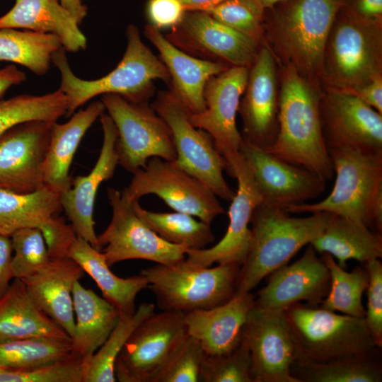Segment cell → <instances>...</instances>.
Wrapping results in <instances>:
<instances>
[{"label":"cell","mask_w":382,"mask_h":382,"mask_svg":"<svg viewBox=\"0 0 382 382\" xmlns=\"http://www.w3.org/2000/svg\"><path fill=\"white\" fill-rule=\"evenodd\" d=\"M278 131L265 150L306 168L325 181L334 170L322 129V86L302 76L289 65H280Z\"/></svg>","instance_id":"1"},{"label":"cell","mask_w":382,"mask_h":382,"mask_svg":"<svg viewBox=\"0 0 382 382\" xmlns=\"http://www.w3.org/2000/svg\"><path fill=\"white\" fill-rule=\"evenodd\" d=\"M342 0H284L263 22V45L279 65H289L321 86L326 41Z\"/></svg>","instance_id":"2"},{"label":"cell","mask_w":382,"mask_h":382,"mask_svg":"<svg viewBox=\"0 0 382 382\" xmlns=\"http://www.w3.org/2000/svg\"><path fill=\"white\" fill-rule=\"evenodd\" d=\"M311 214L295 217L285 209L264 202L256 206L250 219V245L239 270L235 294L251 291L323 233L329 213Z\"/></svg>","instance_id":"3"},{"label":"cell","mask_w":382,"mask_h":382,"mask_svg":"<svg viewBox=\"0 0 382 382\" xmlns=\"http://www.w3.org/2000/svg\"><path fill=\"white\" fill-rule=\"evenodd\" d=\"M126 35L127 47L121 61L108 74L94 80L82 79L74 74L62 47L54 53L52 62L61 75L59 89L69 100L66 116H71L78 108L100 95L115 94L134 103L147 102L154 81L169 83L167 69L144 43L137 27L128 25Z\"/></svg>","instance_id":"4"},{"label":"cell","mask_w":382,"mask_h":382,"mask_svg":"<svg viewBox=\"0 0 382 382\" xmlns=\"http://www.w3.org/2000/svg\"><path fill=\"white\" fill-rule=\"evenodd\" d=\"M329 151L336 178L330 193L316 203L288 207L289 213L327 212L382 231V156L347 149Z\"/></svg>","instance_id":"5"},{"label":"cell","mask_w":382,"mask_h":382,"mask_svg":"<svg viewBox=\"0 0 382 382\" xmlns=\"http://www.w3.org/2000/svg\"><path fill=\"white\" fill-rule=\"evenodd\" d=\"M378 75H382V22L362 19L344 4L326 41L322 86L350 92Z\"/></svg>","instance_id":"6"},{"label":"cell","mask_w":382,"mask_h":382,"mask_svg":"<svg viewBox=\"0 0 382 382\" xmlns=\"http://www.w3.org/2000/svg\"><path fill=\"white\" fill-rule=\"evenodd\" d=\"M241 265L204 267L186 257L171 265L156 264L143 270L149 287L161 311L184 313L211 308L233 297Z\"/></svg>","instance_id":"7"},{"label":"cell","mask_w":382,"mask_h":382,"mask_svg":"<svg viewBox=\"0 0 382 382\" xmlns=\"http://www.w3.org/2000/svg\"><path fill=\"white\" fill-rule=\"evenodd\" d=\"M285 312L296 345V361L325 362L379 347L364 318L301 303Z\"/></svg>","instance_id":"8"},{"label":"cell","mask_w":382,"mask_h":382,"mask_svg":"<svg viewBox=\"0 0 382 382\" xmlns=\"http://www.w3.org/2000/svg\"><path fill=\"white\" fill-rule=\"evenodd\" d=\"M101 101L116 127V151L124 169L134 173L153 157L176 159L168 125L147 102L134 103L115 94L103 95Z\"/></svg>","instance_id":"9"},{"label":"cell","mask_w":382,"mask_h":382,"mask_svg":"<svg viewBox=\"0 0 382 382\" xmlns=\"http://www.w3.org/2000/svg\"><path fill=\"white\" fill-rule=\"evenodd\" d=\"M132 174L129 185L121 192L131 203L144 195H155L174 211L209 224L225 212L218 197L175 161L153 157Z\"/></svg>","instance_id":"10"},{"label":"cell","mask_w":382,"mask_h":382,"mask_svg":"<svg viewBox=\"0 0 382 382\" xmlns=\"http://www.w3.org/2000/svg\"><path fill=\"white\" fill-rule=\"evenodd\" d=\"M187 335L184 313H153L137 327L118 354L115 363L116 381L156 382Z\"/></svg>","instance_id":"11"},{"label":"cell","mask_w":382,"mask_h":382,"mask_svg":"<svg viewBox=\"0 0 382 382\" xmlns=\"http://www.w3.org/2000/svg\"><path fill=\"white\" fill-rule=\"evenodd\" d=\"M151 106L171 131L176 163L218 197L231 202L236 191L224 177L228 164L211 136L191 124L189 112L170 91L158 92Z\"/></svg>","instance_id":"12"},{"label":"cell","mask_w":382,"mask_h":382,"mask_svg":"<svg viewBox=\"0 0 382 382\" xmlns=\"http://www.w3.org/2000/svg\"><path fill=\"white\" fill-rule=\"evenodd\" d=\"M112 214L110 222L98 236L102 253L109 267L127 260H145L171 265L186 257L187 247L170 243L151 230L135 213L132 203L121 192L107 191Z\"/></svg>","instance_id":"13"},{"label":"cell","mask_w":382,"mask_h":382,"mask_svg":"<svg viewBox=\"0 0 382 382\" xmlns=\"http://www.w3.org/2000/svg\"><path fill=\"white\" fill-rule=\"evenodd\" d=\"M320 119L328 151L382 156V114L351 93L322 86Z\"/></svg>","instance_id":"14"},{"label":"cell","mask_w":382,"mask_h":382,"mask_svg":"<svg viewBox=\"0 0 382 382\" xmlns=\"http://www.w3.org/2000/svg\"><path fill=\"white\" fill-rule=\"evenodd\" d=\"M242 340L250 352L253 382H298L291 372L297 355L285 310L254 305L243 326Z\"/></svg>","instance_id":"15"},{"label":"cell","mask_w":382,"mask_h":382,"mask_svg":"<svg viewBox=\"0 0 382 382\" xmlns=\"http://www.w3.org/2000/svg\"><path fill=\"white\" fill-rule=\"evenodd\" d=\"M165 37L193 57L227 67L249 68L261 47L210 14L200 11H186L182 21Z\"/></svg>","instance_id":"16"},{"label":"cell","mask_w":382,"mask_h":382,"mask_svg":"<svg viewBox=\"0 0 382 382\" xmlns=\"http://www.w3.org/2000/svg\"><path fill=\"white\" fill-rule=\"evenodd\" d=\"M248 71V67L232 66L212 77L204 88V110L188 113L191 124L211 136L216 149L226 160L228 169L239 154L243 142L236 126V115Z\"/></svg>","instance_id":"17"},{"label":"cell","mask_w":382,"mask_h":382,"mask_svg":"<svg viewBox=\"0 0 382 382\" xmlns=\"http://www.w3.org/2000/svg\"><path fill=\"white\" fill-rule=\"evenodd\" d=\"M236 178L238 189L228 209L229 223L221 240L211 248L188 249L186 259L195 264L211 267L214 264L242 265L250 241L249 228L254 209L262 202V195L245 161L239 154L231 162L227 171Z\"/></svg>","instance_id":"18"},{"label":"cell","mask_w":382,"mask_h":382,"mask_svg":"<svg viewBox=\"0 0 382 382\" xmlns=\"http://www.w3.org/2000/svg\"><path fill=\"white\" fill-rule=\"evenodd\" d=\"M54 123L29 121L0 135V188L30 192L44 186L42 167Z\"/></svg>","instance_id":"19"},{"label":"cell","mask_w":382,"mask_h":382,"mask_svg":"<svg viewBox=\"0 0 382 382\" xmlns=\"http://www.w3.org/2000/svg\"><path fill=\"white\" fill-rule=\"evenodd\" d=\"M277 63L262 45L249 67L243 97L238 110L243 122V141L265 149L275 140L278 131Z\"/></svg>","instance_id":"20"},{"label":"cell","mask_w":382,"mask_h":382,"mask_svg":"<svg viewBox=\"0 0 382 382\" xmlns=\"http://www.w3.org/2000/svg\"><path fill=\"white\" fill-rule=\"evenodd\" d=\"M239 152L248 164L262 202L284 209L321 195L325 181L302 167L288 163L243 141Z\"/></svg>","instance_id":"21"},{"label":"cell","mask_w":382,"mask_h":382,"mask_svg":"<svg viewBox=\"0 0 382 382\" xmlns=\"http://www.w3.org/2000/svg\"><path fill=\"white\" fill-rule=\"evenodd\" d=\"M267 277V284L255 298V306L264 309L285 310L301 301L318 306L330 289L329 270L311 245L296 262Z\"/></svg>","instance_id":"22"},{"label":"cell","mask_w":382,"mask_h":382,"mask_svg":"<svg viewBox=\"0 0 382 382\" xmlns=\"http://www.w3.org/2000/svg\"><path fill=\"white\" fill-rule=\"evenodd\" d=\"M100 120L103 140L98 160L87 175H79L73 180L71 187L60 194V200L62 210L77 236L100 251L94 228L95 199L99 186L113 176L119 161L116 151L117 132L115 124L105 112L100 116Z\"/></svg>","instance_id":"23"},{"label":"cell","mask_w":382,"mask_h":382,"mask_svg":"<svg viewBox=\"0 0 382 382\" xmlns=\"http://www.w3.org/2000/svg\"><path fill=\"white\" fill-rule=\"evenodd\" d=\"M145 37L156 48L168 72L170 91L190 113L205 109L204 91L208 81L226 69L225 65L193 57L173 45L161 30L147 24Z\"/></svg>","instance_id":"24"},{"label":"cell","mask_w":382,"mask_h":382,"mask_svg":"<svg viewBox=\"0 0 382 382\" xmlns=\"http://www.w3.org/2000/svg\"><path fill=\"white\" fill-rule=\"evenodd\" d=\"M250 291L235 294L219 306L185 313L189 335L200 343L206 355H220L234 349L241 342L243 326L255 305Z\"/></svg>","instance_id":"25"},{"label":"cell","mask_w":382,"mask_h":382,"mask_svg":"<svg viewBox=\"0 0 382 382\" xmlns=\"http://www.w3.org/2000/svg\"><path fill=\"white\" fill-rule=\"evenodd\" d=\"M83 274L76 261L66 257L50 259L35 273L21 279L35 304L71 338L75 328L72 289Z\"/></svg>","instance_id":"26"},{"label":"cell","mask_w":382,"mask_h":382,"mask_svg":"<svg viewBox=\"0 0 382 382\" xmlns=\"http://www.w3.org/2000/svg\"><path fill=\"white\" fill-rule=\"evenodd\" d=\"M75 17L59 0H15L11 9L0 17L1 28H22L55 35L68 52L84 50L87 40Z\"/></svg>","instance_id":"27"},{"label":"cell","mask_w":382,"mask_h":382,"mask_svg":"<svg viewBox=\"0 0 382 382\" xmlns=\"http://www.w3.org/2000/svg\"><path fill=\"white\" fill-rule=\"evenodd\" d=\"M105 111L102 101H95L74 112L68 122L53 124L42 167L45 186L59 194L71 187L69 170L74 156L86 132Z\"/></svg>","instance_id":"28"},{"label":"cell","mask_w":382,"mask_h":382,"mask_svg":"<svg viewBox=\"0 0 382 382\" xmlns=\"http://www.w3.org/2000/svg\"><path fill=\"white\" fill-rule=\"evenodd\" d=\"M310 245L320 254L332 255L344 269L349 260L366 263L382 257L381 233L335 214L329 213L324 231Z\"/></svg>","instance_id":"29"},{"label":"cell","mask_w":382,"mask_h":382,"mask_svg":"<svg viewBox=\"0 0 382 382\" xmlns=\"http://www.w3.org/2000/svg\"><path fill=\"white\" fill-rule=\"evenodd\" d=\"M76 314L73 353L85 363L102 346L115 326L120 312L104 298L76 281L72 289Z\"/></svg>","instance_id":"30"},{"label":"cell","mask_w":382,"mask_h":382,"mask_svg":"<svg viewBox=\"0 0 382 382\" xmlns=\"http://www.w3.org/2000/svg\"><path fill=\"white\" fill-rule=\"evenodd\" d=\"M34 337L71 338L35 304L23 282L14 278L0 297V342Z\"/></svg>","instance_id":"31"},{"label":"cell","mask_w":382,"mask_h":382,"mask_svg":"<svg viewBox=\"0 0 382 382\" xmlns=\"http://www.w3.org/2000/svg\"><path fill=\"white\" fill-rule=\"evenodd\" d=\"M69 257L76 261L95 281L103 298L120 313H133L137 294L149 287L146 278L142 274L122 278L116 276L103 253L88 242L78 237L72 245Z\"/></svg>","instance_id":"32"},{"label":"cell","mask_w":382,"mask_h":382,"mask_svg":"<svg viewBox=\"0 0 382 382\" xmlns=\"http://www.w3.org/2000/svg\"><path fill=\"white\" fill-rule=\"evenodd\" d=\"M291 372L298 382H381V348L325 362L295 361Z\"/></svg>","instance_id":"33"},{"label":"cell","mask_w":382,"mask_h":382,"mask_svg":"<svg viewBox=\"0 0 382 382\" xmlns=\"http://www.w3.org/2000/svg\"><path fill=\"white\" fill-rule=\"evenodd\" d=\"M62 210L60 194L46 186L30 192L0 188V233L11 236L23 228H39Z\"/></svg>","instance_id":"34"},{"label":"cell","mask_w":382,"mask_h":382,"mask_svg":"<svg viewBox=\"0 0 382 382\" xmlns=\"http://www.w3.org/2000/svg\"><path fill=\"white\" fill-rule=\"evenodd\" d=\"M61 47L52 34L0 29V61L21 64L39 76L48 71L54 53Z\"/></svg>","instance_id":"35"},{"label":"cell","mask_w":382,"mask_h":382,"mask_svg":"<svg viewBox=\"0 0 382 382\" xmlns=\"http://www.w3.org/2000/svg\"><path fill=\"white\" fill-rule=\"evenodd\" d=\"M138 216L164 241L190 250L205 248L214 241L210 224L180 212H156L143 209L139 200L132 202Z\"/></svg>","instance_id":"36"},{"label":"cell","mask_w":382,"mask_h":382,"mask_svg":"<svg viewBox=\"0 0 382 382\" xmlns=\"http://www.w3.org/2000/svg\"><path fill=\"white\" fill-rule=\"evenodd\" d=\"M154 311V304L144 303L133 313H120L105 342L85 363L83 382L116 381L115 363L118 354L137 327Z\"/></svg>","instance_id":"37"},{"label":"cell","mask_w":382,"mask_h":382,"mask_svg":"<svg viewBox=\"0 0 382 382\" xmlns=\"http://www.w3.org/2000/svg\"><path fill=\"white\" fill-rule=\"evenodd\" d=\"M73 354L71 338L34 337L0 342V367L29 369L63 360Z\"/></svg>","instance_id":"38"},{"label":"cell","mask_w":382,"mask_h":382,"mask_svg":"<svg viewBox=\"0 0 382 382\" xmlns=\"http://www.w3.org/2000/svg\"><path fill=\"white\" fill-rule=\"evenodd\" d=\"M321 258L329 270L330 285L328 295L319 306L342 314L364 318L366 309L362 304V296L369 284L365 267H355L347 272L332 255L323 253Z\"/></svg>","instance_id":"39"},{"label":"cell","mask_w":382,"mask_h":382,"mask_svg":"<svg viewBox=\"0 0 382 382\" xmlns=\"http://www.w3.org/2000/svg\"><path fill=\"white\" fill-rule=\"evenodd\" d=\"M68 107V98L59 88L42 96L22 94L0 100V135L29 121L56 122L66 115Z\"/></svg>","instance_id":"40"},{"label":"cell","mask_w":382,"mask_h":382,"mask_svg":"<svg viewBox=\"0 0 382 382\" xmlns=\"http://www.w3.org/2000/svg\"><path fill=\"white\" fill-rule=\"evenodd\" d=\"M10 237L14 253L11 261L14 278H25L50 260L45 239L38 228H21Z\"/></svg>","instance_id":"41"},{"label":"cell","mask_w":382,"mask_h":382,"mask_svg":"<svg viewBox=\"0 0 382 382\" xmlns=\"http://www.w3.org/2000/svg\"><path fill=\"white\" fill-rule=\"evenodd\" d=\"M203 382H253L249 349L241 340L231 352L220 355H206L200 374Z\"/></svg>","instance_id":"42"},{"label":"cell","mask_w":382,"mask_h":382,"mask_svg":"<svg viewBox=\"0 0 382 382\" xmlns=\"http://www.w3.org/2000/svg\"><path fill=\"white\" fill-rule=\"evenodd\" d=\"M208 13L259 45H263L265 13L252 0H225Z\"/></svg>","instance_id":"43"},{"label":"cell","mask_w":382,"mask_h":382,"mask_svg":"<svg viewBox=\"0 0 382 382\" xmlns=\"http://www.w3.org/2000/svg\"><path fill=\"white\" fill-rule=\"evenodd\" d=\"M84 361L72 354L57 362L29 369L0 367V382H83Z\"/></svg>","instance_id":"44"},{"label":"cell","mask_w":382,"mask_h":382,"mask_svg":"<svg viewBox=\"0 0 382 382\" xmlns=\"http://www.w3.org/2000/svg\"><path fill=\"white\" fill-rule=\"evenodd\" d=\"M205 353L195 337L187 335L175 351L156 382H198Z\"/></svg>","instance_id":"45"},{"label":"cell","mask_w":382,"mask_h":382,"mask_svg":"<svg viewBox=\"0 0 382 382\" xmlns=\"http://www.w3.org/2000/svg\"><path fill=\"white\" fill-rule=\"evenodd\" d=\"M364 264L369 275L364 318L375 343L382 347V264L380 259Z\"/></svg>","instance_id":"46"},{"label":"cell","mask_w":382,"mask_h":382,"mask_svg":"<svg viewBox=\"0 0 382 382\" xmlns=\"http://www.w3.org/2000/svg\"><path fill=\"white\" fill-rule=\"evenodd\" d=\"M45 239L50 259L69 257L72 245L78 238L71 224L58 214L53 216L38 228Z\"/></svg>","instance_id":"47"},{"label":"cell","mask_w":382,"mask_h":382,"mask_svg":"<svg viewBox=\"0 0 382 382\" xmlns=\"http://www.w3.org/2000/svg\"><path fill=\"white\" fill-rule=\"evenodd\" d=\"M185 13L181 0H148L146 6L149 24L158 30L175 27Z\"/></svg>","instance_id":"48"},{"label":"cell","mask_w":382,"mask_h":382,"mask_svg":"<svg viewBox=\"0 0 382 382\" xmlns=\"http://www.w3.org/2000/svg\"><path fill=\"white\" fill-rule=\"evenodd\" d=\"M382 114V75L349 92Z\"/></svg>","instance_id":"49"},{"label":"cell","mask_w":382,"mask_h":382,"mask_svg":"<svg viewBox=\"0 0 382 382\" xmlns=\"http://www.w3.org/2000/svg\"><path fill=\"white\" fill-rule=\"evenodd\" d=\"M12 244L11 237L0 233V297L6 292L11 279Z\"/></svg>","instance_id":"50"},{"label":"cell","mask_w":382,"mask_h":382,"mask_svg":"<svg viewBox=\"0 0 382 382\" xmlns=\"http://www.w3.org/2000/svg\"><path fill=\"white\" fill-rule=\"evenodd\" d=\"M347 7L362 19L382 22V0H353Z\"/></svg>","instance_id":"51"},{"label":"cell","mask_w":382,"mask_h":382,"mask_svg":"<svg viewBox=\"0 0 382 382\" xmlns=\"http://www.w3.org/2000/svg\"><path fill=\"white\" fill-rule=\"evenodd\" d=\"M25 80V74L15 65L0 69V98L12 86L19 85Z\"/></svg>","instance_id":"52"},{"label":"cell","mask_w":382,"mask_h":382,"mask_svg":"<svg viewBox=\"0 0 382 382\" xmlns=\"http://www.w3.org/2000/svg\"><path fill=\"white\" fill-rule=\"evenodd\" d=\"M225 0H181L186 11L209 13Z\"/></svg>","instance_id":"53"},{"label":"cell","mask_w":382,"mask_h":382,"mask_svg":"<svg viewBox=\"0 0 382 382\" xmlns=\"http://www.w3.org/2000/svg\"><path fill=\"white\" fill-rule=\"evenodd\" d=\"M59 1L75 17L79 24L86 16L88 8L81 0H59Z\"/></svg>","instance_id":"54"},{"label":"cell","mask_w":382,"mask_h":382,"mask_svg":"<svg viewBox=\"0 0 382 382\" xmlns=\"http://www.w3.org/2000/svg\"><path fill=\"white\" fill-rule=\"evenodd\" d=\"M255 5L265 14L266 11L272 8L284 0H252Z\"/></svg>","instance_id":"55"}]
</instances>
